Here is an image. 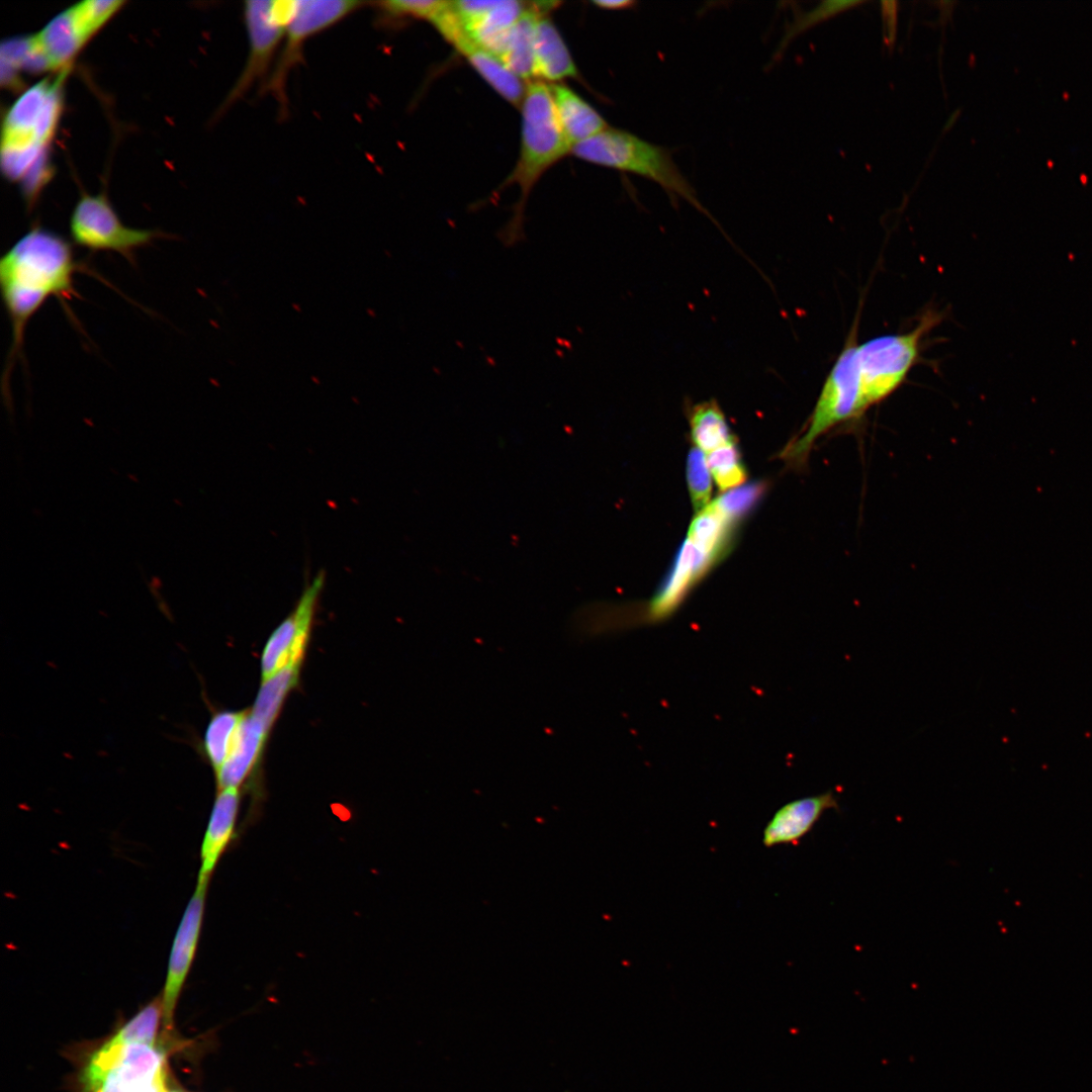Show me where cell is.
Listing matches in <instances>:
<instances>
[{
  "label": "cell",
  "instance_id": "8",
  "mask_svg": "<svg viewBox=\"0 0 1092 1092\" xmlns=\"http://www.w3.org/2000/svg\"><path fill=\"white\" fill-rule=\"evenodd\" d=\"M166 1053L156 1044L110 1039L85 1065L82 1092H166Z\"/></svg>",
  "mask_w": 1092,
  "mask_h": 1092
},
{
  "label": "cell",
  "instance_id": "25",
  "mask_svg": "<svg viewBox=\"0 0 1092 1092\" xmlns=\"http://www.w3.org/2000/svg\"><path fill=\"white\" fill-rule=\"evenodd\" d=\"M300 665L288 664L276 673L262 680L258 696L251 709V714L269 728L272 727L283 702L289 692L297 685Z\"/></svg>",
  "mask_w": 1092,
  "mask_h": 1092
},
{
  "label": "cell",
  "instance_id": "20",
  "mask_svg": "<svg viewBox=\"0 0 1092 1092\" xmlns=\"http://www.w3.org/2000/svg\"><path fill=\"white\" fill-rule=\"evenodd\" d=\"M536 76L548 81L576 77L577 70L553 22L539 17L535 37Z\"/></svg>",
  "mask_w": 1092,
  "mask_h": 1092
},
{
  "label": "cell",
  "instance_id": "4",
  "mask_svg": "<svg viewBox=\"0 0 1092 1092\" xmlns=\"http://www.w3.org/2000/svg\"><path fill=\"white\" fill-rule=\"evenodd\" d=\"M856 328L854 323L825 378L804 430L781 453L792 467L800 469L807 463L812 448L823 435L844 423L859 419L867 412L855 358Z\"/></svg>",
  "mask_w": 1092,
  "mask_h": 1092
},
{
  "label": "cell",
  "instance_id": "23",
  "mask_svg": "<svg viewBox=\"0 0 1092 1092\" xmlns=\"http://www.w3.org/2000/svg\"><path fill=\"white\" fill-rule=\"evenodd\" d=\"M692 439L697 448L710 453L718 448L735 443L726 418L719 404L714 400L697 403L689 412Z\"/></svg>",
  "mask_w": 1092,
  "mask_h": 1092
},
{
  "label": "cell",
  "instance_id": "27",
  "mask_svg": "<svg viewBox=\"0 0 1092 1092\" xmlns=\"http://www.w3.org/2000/svg\"><path fill=\"white\" fill-rule=\"evenodd\" d=\"M707 462L712 477L722 491L733 489L746 479V471L735 443L708 453Z\"/></svg>",
  "mask_w": 1092,
  "mask_h": 1092
},
{
  "label": "cell",
  "instance_id": "22",
  "mask_svg": "<svg viewBox=\"0 0 1092 1092\" xmlns=\"http://www.w3.org/2000/svg\"><path fill=\"white\" fill-rule=\"evenodd\" d=\"M541 15L529 7L514 25L506 51L500 57L505 65L520 79L536 76L535 37Z\"/></svg>",
  "mask_w": 1092,
  "mask_h": 1092
},
{
  "label": "cell",
  "instance_id": "6",
  "mask_svg": "<svg viewBox=\"0 0 1092 1092\" xmlns=\"http://www.w3.org/2000/svg\"><path fill=\"white\" fill-rule=\"evenodd\" d=\"M933 310L924 313L906 333L883 335L856 344L855 357L866 408L894 393L919 361L924 336L939 322Z\"/></svg>",
  "mask_w": 1092,
  "mask_h": 1092
},
{
  "label": "cell",
  "instance_id": "19",
  "mask_svg": "<svg viewBox=\"0 0 1092 1092\" xmlns=\"http://www.w3.org/2000/svg\"><path fill=\"white\" fill-rule=\"evenodd\" d=\"M452 44L465 56L480 76L513 105H522L526 88L505 63L490 52L475 44L467 35H461Z\"/></svg>",
  "mask_w": 1092,
  "mask_h": 1092
},
{
  "label": "cell",
  "instance_id": "17",
  "mask_svg": "<svg viewBox=\"0 0 1092 1092\" xmlns=\"http://www.w3.org/2000/svg\"><path fill=\"white\" fill-rule=\"evenodd\" d=\"M549 87L559 123L571 148L608 127L603 116L570 88L560 84Z\"/></svg>",
  "mask_w": 1092,
  "mask_h": 1092
},
{
  "label": "cell",
  "instance_id": "14",
  "mask_svg": "<svg viewBox=\"0 0 1092 1092\" xmlns=\"http://www.w3.org/2000/svg\"><path fill=\"white\" fill-rule=\"evenodd\" d=\"M830 809H838L837 798L832 791L787 803L765 825L762 844L772 847L798 843L813 829L824 812Z\"/></svg>",
  "mask_w": 1092,
  "mask_h": 1092
},
{
  "label": "cell",
  "instance_id": "29",
  "mask_svg": "<svg viewBox=\"0 0 1092 1092\" xmlns=\"http://www.w3.org/2000/svg\"><path fill=\"white\" fill-rule=\"evenodd\" d=\"M447 4L439 0H388L373 3L379 20L394 23L404 18L432 20Z\"/></svg>",
  "mask_w": 1092,
  "mask_h": 1092
},
{
  "label": "cell",
  "instance_id": "32",
  "mask_svg": "<svg viewBox=\"0 0 1092 1092\" xmlns=\"http://www.w3.org/2000/svg\"><path fill=\"white\" fill-rule=\"evenodd\" d=\"M898 6L897 1L881 2L884 38L889 48L894 46L897 36Z\"/></svg>",
  "mask_w": 1092,
  "mask_h": 1092
},
{
  "label": "cell",
  "instance_id": "10",
  "mask_svg": "<svg viewBox=\"0 0 1092 1092\" xmlns=\"http://www.w3.org/2000/svg\"><path fill=\"white\" fill-rule=\"evenodd\" d=\"M366 3L355 0H299L292 19L285 27L273 70L262 86L271 95L284 116L287 113L286 84L292 70L300 64L307 39L362 8Z\"/></svg>",
  "mask_w": 1092,
  "mask_h": 1092
},
{
  "label": "cell",
  "instance_id": "5",
  "mask_svg": "<svg viewBox=\"0 0 1092 1092\" xmlns=\"http://www.w3.org/2000/svg\"><path fill=\"white\" fill-rule=\"evenodd\" d=\"M124 3L87 0L57 15L39 32L25 36L23 71L59 73L70 68L77 54Z\"/></svg>",
  "mask_w": 1092,
  "mask_h": 1092
},
{
  "label": "cell",
  "instance_id": "13",
  "mask_svg": "<svg viewBox=\"0 0 1092 1092\" xmlns=\"http://www.w3.org/2000/svg\"><path fill=\"white\" fill-rule=\"evenodd\" d=\"M208 885L196 884L175 933L161 995L163 1026L173 1027L176 1006L193 964L204 916Z\"/></svg>",
  "mask_w": 1092,
  "mask_h": 1092
},
{
  "label": "cell",
  "instance_id": "11",
  "mask_svg": "<svg viewBox=\"0 0 1092 1092\" xmlns=\"http://www.w3.org/2000/svg\"><path fill=\"white\" fill-rule=\"evenodd\" d=\"M243 15L248 36V55L243 71L221 104L219 113L242 99L255 85L266 83L284 37L285 27L275 18L272 1H246Z\"/></svg>",
  "mask_w": 1092,
  "mask_h": 1092
},
{
  "label": "cell",
  "instance_id": "34",
  "mask_svg": "<svg viewBox=\"0 0 1092 1092\" xmlns=\"http://www.w3.org/2000/svg\"><path fill=\"white\" fill-rule=\"evenodd\" d=\"M166 1092H180V1091H177V1090H171V1091H169V1090H167Z\"/></svg>",
  "mask_w": 1092,
  "mask_h": 1092
},
{
  "label": "cell",
  "instance_id": "15",
  "mask_svg": "<svg viewBox=\"0 0 1092 1092\" xmlns=\"http://www.w3.org/2000/svg\"><path fill=\"white\" fill-rule=\"evenodd\" d=\"M240 789H217L200 847L197 884L209 885L220 857L236 836Z\"/></svg>",
  "mask_w": 1092,
  "mask_h": 1092
},
{
  "label": "cell",
  "instance_id": "33",
  "mask_svg": "<svg viewBox=\"0 0 1092 1092\" xmlns=\"http://www.w3.org/2000/svg\"><path fill=\"white\" fill-rule=\"evenodd\" d=\"M593 4L606 10H624L633 8L637 3L629 0H596Z\"/></svg>",
  "mask_w": 1092,
  "mask_h": 1092
},
{
  "label": "cell",
  "instance_id": "18",
  "mask_svg": "<svg viewBox=\"0 0 1092 1092\" xmlns=\"http://www.w3.org/2000/svg\"><path fill=\"white\" fill-rule=\"evenodd\" d=\"M525 5L521 1H495L493 6L475 21L464 26L463 30L475 44L500 59L514 25L528 9Z\"/></svg>",
  "mask_w": 1092,
  "mask_h": 1092
},
{
  "label": "cell",
  "instance_id": "12",
  "mask_svg": "<svg viewBox=\"0 0 1092 1092\" xmlns=\"http://www.w3.org/2000/svg\"><path fill=\"white\" fill-rule=\"evenodd\" d=\"M325 573L309 581L292 613L270 635L261 656L262 680L288 664L301 665L313 622Z\"/></svg>",
  "mask_w": 1092,
  "mask_h": 1092
},
{
  "label": "cell",
  "instance_id": "31",
  "mask_svg": "<svg viewBox=\"0 0 1092 1092\" xmlns=\"http://www.w3.org/2000/svg\"><path fill=\"white\" fill-rule=\"evenodd\" d=\"M762 493V485L750 484L733 488L714 500L718 509L734 524L756 503Z\"/></svg>",
  "mask_w": 1092,
  "mask_h": 1092
},
{
  "label": "cell",
  "instance_id": "7",
  "mask_svg": "<svg viewBox=\"0 0 1092 1092\" xmlns=\"http://www.w3.org/2000/svg\"><path fill=\"white\" fill-rule=\"evenodd\" d=\"M570 151L550 87L538 81L529 83L522 102L520 157L507 180L508 184L515 183L520 187L522 206L541 175Z\"/></svg>",
  "mask_w": 1092,
  "mask_h": 1092
},
{
  "label": "cell",
  "instance_id": "2",
  "mask_svg": "<svg viewBox=\"0 0 1092 1092\" xmlns=\"http://www.w3.org/2000/svg\"><path fill=\"white\" fill-rule=\"evenodd\" d=\"M70 68L26 89L8 108L1 130V168L20 182L28 208L50 177L49 147L63 110L64 85Z\"/></svg>",
  "mask_w": 1092,
  "mask_h": 1092
},
{
  "label": "cell",
  "instance_id": "28",
  "mask_svg": "<svg viewBox=\"0 0 1092 1092\" xmlns=\"http://www.w3.org/2000/svg\"><path fill=\"white\" fill-rule=\"evenodd\" d=\"M863 3V1L828 0L820 2L810 10L800 12L795 16L793 22L788 25L777 49V56H781L789 43L801 33L833 15Z\"/></svg>",
  "mask_w": 1092,
  "mask_h": 1092
},
{
  "label": "cell",
  "instance_id": "30",
  "mask_svg": "<svg viewBox=\"0 0 1092 1092\" xmlns=\"http://www.w3.org/2000/svg\"><path fill=\"white\" fill-rule=\"evenodd\" d=\"M687 480L692 504L700 512L711 503L712 474L705 453L697 447L689 452Z\"/></svg>",
  "mask_w": 1092,
  "mask_h": 1092
},
{
  "label": "cell",
  "instance_id": "21",
  "mask_svg": "<svg viewBox=\"0 0 1092 1092\" xmlns=\"http://www.w3.org/2000/svg\"><path fill=\"white\" fill-rule=\"evenodd\" d=\"M734 525L713 500L697 513L687 540L712 566L726 554Z\"/></svg>",
  "mask_w": 1092,
  "mask_h": 1092
},
{
  "label": "cell",
  "instance_id": "1",
  "mask_svg": "<svg viewBox=\"0 0 1092 1092\" xmlns=\"http://www.w3.org/2000/svg\"><path fill=\"white\" fill-rule=\"evenodd\" d=\"M78 273L96 275L78 260L72 245L62 236L33 225L0 259L1 297L11 326V344L2 374V394L11 410L10 376L15 362L23 360L25 330L49 300L80 298L75 288Z\"/></svg>",
  "mask_w": 1092,
  "mask_h": 1092
},
{
  "label": "cell",
  "instance_id": "24",
  "mask_svg": "<svg viewBox=\"0 0 1092 1092\" xmlns=\"http://www.w3.org/2000/svg\"><path fill=\"white\" fill-rule=\"evenodd\" d=\"M245 714V711L224 710L211 716L200 745L202 754L214 774L224 763Z\"/></svg>",
  "mask_w": 1092,
  "mask_h": 1092
},
{
  "label": "cell",
  "instance_id": "26",
  "mask_svg": "<svg viewBox=\"0 0 1092 1092\" xmlns=\"http://www.w3.org/2000/svg\"><path fill=\"white\" fill-rule=\"evenodd\" d=\"M163 1021L161 997L155 998L124 1023L109 1039L121 1043L155 1044L160 1021Z\"/></svg>",
  "mask_w": 1092,
  "mask_h": 1092
},
{
  "label": "cell",
  "instance_id": "9",
  "mask_svg": "<svg viewBox=\"0 0 1092 1092\" xmlns=\"http://www.w3.org/2000/svg\"><path fill=\"white\" fill-rule=\"evenodd\" d=\"M70 235L75 245L92 253L112 252L135 266L139 249L161 238L159 230L134 229L123 224L104 193H83L70 217Z\"/></svg>",
  "mask_w": 1092,
  "mask_h": 1092
},
{
  "label": "cell",
  "instance_id": "16",
  "mask_svg": "<svg viewBox=\"0 0 1092 1092\" xmlns=\"http://www.w3.org/2000/svg\"><path fill=\"white\" fill-rule=\"evenodd\" d=\"M270 729L251 712H246L231 751L215 772L217 789H240L258 764Z\"/></svg>",
  "mask_w": 1092,
  "mask_h": 1092
},
{
  "label": "cell",
  "instance_id": "3",
  "mask_svg": "<svg viewBox=\"0 0 1092 1092\" xmlns=\"http://www.w3.org/2000/svg\"><path fill=\"white\" fill-rule=\"evenodd\" d=\"M570 152L586 162L649 179L658 184L672 199L681 198L709 214L671 154L629 131L608 126L572 147Z\"/></svg>",
  "mask_w": 1092,
  "mask_h": 1092
}]
</instances>
